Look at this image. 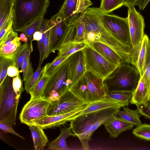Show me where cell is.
<instances>
[{
  "mask_svg": "<svg viewBox=\"0 0 150 150\" xmlns=\"http://www.w3.org/2000/svg\"><path fill=\"white\" fill-rule=\"evenodd\" d=\"M121 108H109L91 112L70 120V127L73 136L78 138L83 149H89V142L94 132L101 125L112 120Z\"/></svg>",
  "mask_w": 150,
  "mask_h": 150,
  "instance_id": "1",
  "label": "cell"
},
{
  "mask_svg": "<svg viewBox=\"0 0 150 150\" xmlns=\"http://www.w3.org/2000/svg\"><path fill=\"white\" fill-rule=\"evenodd\" d=\"M49 0H14L13 27L20 32L34 20L43 17L47 12Z\"/></svg>",
  "mask_w": 150,
  "mask_h": 150,
  "instance_id": "2",
  "label": "cell"
},
{
  "mask_svg": "<svg viewBox=\"0 0 150 150\" xmlns=\"http://www.w3.org/2000/svg\"><path fill=\"white\" fill-rule=\"evenodd\" d=\"M141 77L139 71L134 66L122 64L103 81L108 88V92H133L136 88Z\"/></svg>",
  "mask_w": 150,
  "mask_h": 150,
  "instance_id": "3",
  "label": "cell"
},
{
  "mask_svg": "<svg viewBox=\"0 0 150 150\" xmlns=\"http://www.w3.org/2000/svg\"><path fill=\"white\" fill-rule=\"evenodd\" d=\"M13 79L7 75L0 85V122L15 125L20 98L13 89Z\"/></svg>",
  "mask_w": 150,
  "mask_h": 150,
  "instance_id": "4",
  "label": "cell"
},
{
  "mask_svg": "<svg viewBox=\"0 0 150 150\" xmlns=\"http://www.w3.org/2000/svg\"><path fill=\"white\" fill-rule=\"evenodd\" d=\"M82 50L86 71L92 72L103 81L118 66L108 61L89 45Z\"/></svg>",
  "mask_w": 150,
  "mask_h": 150,
  "instance_id": "5",
  "label": "cell"
},
{
  "mask_svg": "<svg viewBox=\"0 0 150 150\" xmlns=\"http://www.w3.org/2000/svg\"><path fill=\"white\" fill-rule=\"evenodd\" d=\"M52 102L44 97L30 98L23 108L20 114L21 122L28 126L48 115Z\"/></svg>",
  "mask_w": 150,
  "mask_h": 150,
  "instance_id": "6",
  "label": "cell"
},
{
  "mask_svg": "<svg viewBox=\"0 0 150 150\" xmlns=\"http://www.w3.org/2000/svg\"><path fill=\"white\" fill-rule=\"evenodd\" d=\"M100 18L109 32L122 43L132 48L127 17L101 13Z\"/></svg>",
  "mask_w": 150,
  "mask_h": 150,
  "instance_id": "7",
  "label": "cell"
},
{
  "mask_svg": "<svg viewBox=\"0 0 150 150\" xmlns=\"http://www.w3.org/2000/svg\"><path fill=\"white\" fill-rule=\"evenodd\" d=\"M71 84L69 76L68 58L49 76L44 97L47 98L52 90L56 91L61 96L69 90Z\"/></svg>",
  "mask_w": 150,
  "mask_h": 150,
  "instance_id": "8",
  "label": "cell"
},
{
  "mask_svg": "<svg viewBox=\"0 0 150 150\" xmlns=\"http://www.w3.org/2000/svg\"><path fill=\"white\" fill-rule=\"evenodd\" d=\"M50 26L51 53L58 50L64 44L66 35L70 26L58 12L49 20Z\"/></svg>",
  "mask_w": 150,
  "mask_h": 150,
  "instance_id": "9",
  "label": "cell"
},
{
  "mask_svg": "<svg viewBox=\"0 0 150 150\" xmlns=\"http://www.w3.org/2000/svg\"><path fill=\"white\" fill-rule=\"evenodd\" d=\"M92 4L89 0H64L59 12L68 25H73Z\"/></svg>",
  "mask_w": 150,
  "mask_h": 150,
  "instance_id": "10",
  "label": "cell"
},
{
  "mask_svg": "<svg viewBox=\"0 0 150 150\" xmlns=\"http://www.w3.org/2000/svg\"><path fill=\"white\" fill-rule=\"evenodd\" d=\"M127 18L132 46L134 49L140 45L144 35V19L134 6L128 8Z\"/></svg>",
  "mask_w": 150,
  "mask_h": 150,
  "instance_id": "11",
  "label": "cell"
},
{
  "mask_svg": "<svg viewBox=\"0 0 150 150\" xmlns=\"http://www.w3.org/2000/svg\"><path fill=\"white\" fill-rule=\"evenodd\" d=\"M86 103L78 98L69 90L61 96L59 100L52 102L48 115H54L66 113Z\"/></svg>",
  "mask_w": 150,
  "mask_h": 150,
  "instance_id": "12",
  "label": "cell"
},
{
  "mask_svg": "<svg viewBox=\"0 0 150 150\" xmlns=\"http://www.w3.org/2000/svg\"><path fill=\"white\" fill-rule=\"evenodd\" d=\"M84 75L86 82L88 103L106 96L108 88L101 78L88 71H86Z\"/></svg>",
  "mask_w": 150,
  "mask_h": 150,
  "instance_id": "13",
  "label": "cell"
},
{
  "mask_svg": "<svg viewBox=\"0 0 150 150\" xmlns=\"http://www.w3.org/2000/svg\"><path fill=\"white\" fill-rule=\"evenodd\" d=\"M88 104L86 103L76 109L66 113L54 115H47L33 122L32 124L37 125L43 129L53 128L60 126L69 121L72 118L82 111Z\"/></svg>",
  "mask_w": 150,
  "mask_h": 150,
  "instance_id": "14",
  "label": "cell"
},
{
  "mask_svg": "<svg viewBox=\"0 0 150 150\" xmlns=\"http://www.w3.org/2000/svg\"><path fill=\"white\" fill-rule=\"evenodd\" d=\"M68 59L69 76L72 82L70 88L84 75L86 70L82 50L71 55Z\"/></svg>",
  "mask_w": 150,
  "mask_h": 150,
  "instance_id": "15",
  "label": "cell"
},
{
  "mask_svg": "<svg viewBox=\"0 0 150 150\" xmlns=\"http://www.w3.org/2000/svg\"><path fill=\"white\" fill-rule=\"evenodd\" d=\"M17 33L13 29L0 41V55L14 58L15 55L21 45Z\"/></svg>",
  "mask_w": 150,
  "mask_h": 150,
  "instance_id": "16",
  "label": "cell"
},
{
  "mask_svg": "<svg viewBox=\"0 0 150 150\" xmlns=\"http://www.w3.org/2000/svg\"><path fill=\"white\" fill-rule=\"evenodd\" d=\"M128 105L126 103L118 101L105 96L100 100L88 103L82 111L73 118L89 112L106 108L119 107L121 108Z\"/></svg>",
  "mask_w": 150,
  "mask_h": 150,
  "instance_id": "17",
  "label": "cell"
},
{
  "mask_svg": "<svg viewBox=\"0 0 150 150\" xmlns=\"http://www.w3.org/2000/svg\"><path fill=\"white\" fill-rule=\"evenodd\" d=\"M89 45L110 62L118 66L124 64L118 53L105 44L99 42H95L89 43Z\"/></svg>",
  "mask_w": 150,
  "mask_h": 150,
  "instance_id": "18",
  "label": "cell"
},
{
  "mask_svg": "<svg viewBox=\"0 0 150 150\" xmlns=\"http://www.w3.org/2000/svg\"><path fill=\"white\" fill-rule=\"evenodd\" d=\"M105 129L110 137H117L123 132L131 129L133 125L125 122L115 115L112 120L104 124Z\"/></svg>",
  "mask_w": 150,
  "mask_h": 150,
  "instance_id": "19",
  "label": "cell"
},
{
  "mask_svg": "<svg viewBox=\"0 0 150 150\" xmlns=\"http://www.w3.org/2000/svg\"><path fill=\"white\" fill-rule=\"evenodd\" d=\"M28 126L30 131L34 149H43L49 142L43 130V129L35 124H30Z\"/></svg>",
  "mask_w": 150,
  "mask_h": 150,
  "instance_id": "20",
  "label": "cell"
},
{
  "mask_svg": "<svg viewBox=\"0 0 150 150\" xmlns=\"http://www.w3.org/2000/svg\"><path fill=\"white\" fill-rule=\"evenodd\" d=\"M60 134L54 140L48 144V149L51 150H66L69 149L66 143L67 138L71 136H74L70 128H63L60 126Z\"/></svg>",
  "mask_w": 150,
  "mask_h": 150,
  "instance_id": "21",
  "label": "cell"
},
{
  "mask_svg": "<svg viewBox=\"0 0 150 150\" xmlns=\"http://www.w3.org/2000/svg\"><path fill=\"white\" fill-rule=\"evenodd\" d=\"M88 46L89 43L87 40L80 42L71 41L64 43L58 50L57 56L69 57Z\"/></svg>",
  "mask_w": 150,
  "mask_h": 150,
  "instance_id": "22",
  "label": "cell"
},
{
  "mask_svg": "<svg viewBox=\"0 0 150 150\" xmlns=\"http://www.w3.org/2000/svg\"><path fill=\"white\" fill-rule=\"evenodd\" d=\"M124 106L122 110H119L116 115L128 123L136 127L142 125L140 117L141 116L139 110H132Z\"/></svg>",
  "mask_w": 150,
  "mask_h": 150,
  "instance_id": "23",
  "label": "cell"
},
{
  "mask_svg": "<svg viewBox=\"0 0 150 150\" xmlns=\"http://www.w3.org/2000/svg\"><path fill=\"white\" fill-rule=\"evenodd\" d=\"M69 90L80 100L88 103L86 82L84 75Z\"/></svg>",
  "mask_w": 150,
  "mask_h": 150,
  "instance_id": "24",
  "label": "cell"
},
{
  "mask_svg": "<svg viewBox=\"0 0 150 150\" xmlns=\"http://www.w3.org/2000/svg\"><path fill=\"white\" fill-rule=\"evenodd\" d=\"M149 39L148 36L144 35L141 42L140 48L137 55L135 67L139 71L141 76L143 74L144 64L146 57L147 45Z\"/></svg>",
  "mask_w": 150,
  "mask_h": 150,
  "instance_id": "25",
  "label": "cell"
},
{
  "mask_svg": "<svg viewBox=\"0 0 150 150\" xmlns=\"http://www.w3.org/2000/svg\"><path fill=\"white\" fill-rule=\"evenodd\" d=\"M43 19V17L37 18L27 25L20 31L28 38L30 45L32 48L33 35L35 32L39 30Z\"/></svg>",
  "mask_w": 150,
  "mask_h": 150,
  "instance_id": "26",
  "label": "cell"
},
{
  "mask_svg": "<svg viewBox=\"0 0 150 150\" xmlns=\"http://www.w3.org/2000/svg\"><path fill=\"white\" fill-rule=\"evenodd\" d=\"M14 0H0V28L13 12Z\"/></svg>",
  "mask_w": 150,
  "mask_h": 150,
  "instance_id": "27",
  "label": "cell"
},
{
  "mask_svg": "<svg viewBox=\"0 0 150 150\" xmlns=\"http://www.w3.org/2000/svg\"><path fill=\"white\" fill-rule=\"evenodd\" d=\"M49 78V76L45 75L43 73L39 81L29 93L30 98L36 99L44 97V92Z\"/></svg>",
  "mask_w": 150,
  "mask_h": 150,
  "instance_id": "28",
  "label": "cell"
},
{
  "mask_svg": "<svg viewBox=\"0 0 150 150\" xmlns=\"http://www.w3.org/2000/svg\"><path fill=\"white\" fill-rule=\"evenodd\" d=\"M123 5V0H101L99 8L102 13L108 14Z\"/></svg>",
  "mask_w": 150,
  "mask_h": 150,
  "instance_id": "29",
  "label": "cell"
},
{
  "mask_svg": "<svg viewBox=\"0 0 150 150\" xmlns=\"http://www.w3.org/2000/svg\"><path fill=\"white\" fill-rule=\"evenodd\" d=\"M33 51V48L30 45L21 67L23 73V79L25 81L33 74V69L30 62V54Z\"/></svg>",
  "mask_w": 150,
  "mask_h": 150,
  "instance_id": "30",
  "label": "cell"
},
{
  "mask_svg": "<svg viewBox=\"0 0 150 150\" xmlns=\"http://www.w3.org/2000/svg\"><path fill=\"white\" fill-rule=\"evenodd\" d=\"M73 25L75 28V34L73 41L80 42L86 40V30L82 14Z\"/></svg>",
  "mask_w": 150,
  "mask_h": 150,
  "instance_id": "31",
  "label": "cell"
},
{
  "mask_svg": "<svg viewBox=\"0 0 150 150\" xmlns=\"http://www.w3.org/2000/svg\"><path fill=\"white\" fill-rule=\"evenodd\" d=\"M132 93L122 91H110L108 92L106 97L128 105L132 98Z\"/></svg>",
  "mask_w": 150,
  "mask_h": 150,
  "instance_id": "32",
  "label": "cell"
},
{
  "mask_svg": "<svg viewBox=\"0 0 150 150\" xmlns=\"http://www.w3.org/2000/svg\"><path fill=\"white\" fill-rule=\"evenodd\" d=\"M43 73V67L38 66V68L33 74L25 81V89L27 93H29L40 79Z\"/></svg>",
  "mask_w": 150,
  "mask_h": 150,
  "instance_id": "33",
  "label": "cell"
},
{
  "mask_svg": "<svg viewBox=\"0 0 150 150\" xmlns=\"http://www.w3.org/2000/svg\"><path fill=\"white\" fill-rule=\"evenodd\" d=\"M14 62V58L5 57L0 55V85L7 75L8 67L13 64Z\"/></svg>",
  "mask_w": 150,
  "mask_h": 150,
  "instance_id": "34",
  "label": "cell"
},
{
  "mask_svg": "<svg viewBox=\"0 0 150 150\" xmlns=\"http://www.w3.org/2000/svg\"><path fill=\"white\" fill-rule=\"evenodd\" d=\"M69 57L57 56L51 62L48 63L43 67V74L45 75L49 76H51L55 70Z\"/></svg>",
  "mask_w": 150,
  "mask_h": 150,
  "instance_id": "35",
  "label": "cell"
},
{
  "mask_svg": "<svg viewBox=\"0 0 150 150\" xmlns=\"http://www.w3.org/2000/svg\"><path fill=\"white\" fill-rule=\"evenodd\" d=\"M132 133L137 137L150 141V125L146 123L142 124L134 129Z\"/></svg>",
  "mask_w": 150,
  "mask_h": 150,
  "instance_id": "36",
  "label": "cell"
},
{
  "mask_svg": "<svg viewBox=\"0 0 150 150\" xmlns=\"http://www.w3.org/2000/svg\"><path fill=\"white\" fill-rule=\"evenodd\" d=\"M30 45V43L28 41L21 45L15 55L14 62L18 69L21 67L29 49Z\"/></svg>",
  "mask_w": 150,
  "mask_h": 150,
  "instance_id": "37",
  "label": "cell"
},
{
  "mask_svg": "<svg viewBox=\"0 0 150 150\" xmlns=\"http://www.w3.org/2000/svg\"><path fill=\"white\" fill-rule=\"evenodd\" d=\"M142 76L146 83L150 86V40L147 45L146 57ZM142 77V76H141Z\"/></svg>",
  "mask_w": 150,
  "mask_h": 150,
  "instance_id": "38",
  "label": "cell"
},
{
  "mask_svg": "<svg viewBox=\"0 0 150 150\" xmlns=\"http://www.w3.org/2000/svg\"><path fill=\"white\" fill-rule=\"evenodd\" d=\"M50 20L47 21L45 32L44 40V56L43 61L47 58L51 53L50 46Z\"/></svg>",
  "mask_w": 150,
  "mask_h": 150,
  "instance_id": "39",
  "label": "cell"
},
{
  "mask_svg": "<svg viewBox=\"0 0 150 150\" xmlns=\"http://www.w3.org/2000/svg\"><path fill=\"white\" fill-rule=\"evenodd\" d=\"M47 20L43 19L42 25L39 30L42 34V38L38 42V48L39 52L40 60L38 66H41L43 62L44 56V40L45 32Z\"/></svg>",
  "mask_w": 150,
  "mask_h": 150,
  "instance_id": "40",
  "label": "cell"
},
{
  "mask_svg": "<svg viewBox=\"0 0 150 150\" xmlns=\"http://www.w3.org/2000/svg\"><path fill=\"white\" fill-rule=\"evenodd\" d=\"M13 11L2 26L0 28V41L1 40L11 31L13 27Z\"/></svg>",
  "mask_w": 150,
  "mask_h": 150,
  "instance_id": "41",
  "label": "cell"
},
{
  "mask_svg": "<svg viewBox=\"0 0 150 150\" xmlns=\"http://www.w3.org/2000/svg\"><path fill=\"white\" fill-rule=\"evenodd\" d=\"M12 85L13 89L18 97L20 98L24 90L23 82L19 74L13 78Z\"/></svg>",
  "mask_w": 150,
  "mask_h": 150,
  "instance_id": "42",
  "label": "cell"
},
{
  "mask_svg": "<svg viewBox=\"0 0 150 150\" xmlns=\"http://www.w3.org/2000/svg\"><path fill=\"white\" fill-rule=\"evenodd\" d=\"M13 124L8 122H0V129L4 133H9L24 139V138L16 132L13 128Z\"/></svg>",
  "mask_w": 150,
  "mask_h": 150,
  "instance_id": "43",
  "label": "cell"
},
{
  "mask_svg": "<svg viewBox=\"0 0 150 150\" xmlns=\"http://www.w3.org/2000/svg\"><path fill=\"white\" fill-rule=\"evenodd\" d=\"M137 109L139 110L141 115L150 120V101L148 102L146 107L142 105L137 106Z\"/></svg>",
  "mask_w": 150,
  "mask_h": 150,
  "instance_id": "44",
  "label": "cell"
},
{
  "mask_svg": "<svg viewBox=\"0 0 150 150\" xmlns=\"http://www.w3.org/2000/svg\"><path fill=\"white\" fill-rule=\"evenodd\" d=\"M22 72L21 70H19L14 62L13 64L8 67L7 74V75L13 78L17 76L20 73Z\"/></svg>",
  "mask_w": 150,
  "mask_h": 150,
  "instance_id": "45",
  "label": "cell"
},
{
  "mask_svg": "<svg viewBox=\"0 0 150 150\" xmlns=\"http://www.w3.org/2000/svg\"><path fill=\"white\" fill-rule=\"evenodd\" d=\"M61 96L56 91L52 90L49 94L47 98L51 101H55L59 100Z\"/></svg>",
  "mask_w": 150,
  "mask_h": 150,
  "instance_id": "46",
  "label": "cell"
},
{
  "mask_svg": "<svg viewBox=\"0 0 150 150\" xmlns=\"http://www.w3.org/2000/svg\"><path fill=\"white\" fill-rule=\"evenodd\" d=\"M150 1V0H137L135 5L139 7L140 10H143Z\"/></svg>",
  "mask_w": 150,
  "mask_h": 150,
  "instance_id": "47",
  "label": "cell"
},
{
  "mask_svg": "<svg viewBox=\"0 0 150 150\" xmlns=\"http://www.w3.org/2000/svg\"><path fill=\"white\" fill-rule=\"evenodd\" d=\"M124 6L129 8L135 5L137 0H123Z\"/></svg>",
  "mask_w": 150,
  "mask_h": 150,
  "instance_id": "48",
  "label": "cell"
},
{
  "mask_svg": "<svg viewBox=\"0 0 150 150\" xmlns=\"http://www.w3.org/2000/svg\"><path fill=\"white\" fill-rule=\"evenodd\" d=\"M42 34L39 30L35 32L33 35L32 41H39L42 38Z\"/></svg>",
  "mask_w": 150,
  "mask_h": 150,
  "instance_id": "49",
  "label": "cell"
},
{
  "mask_svg": "<svg viewBox=\"0 0 150 150\" xmlns=\"http://www.w3.org/2000/svg\"><path fill=\"white\" fill-rule=\"evenodd\" d=\"M19 37L21 41L25 42H28V38L24 33H21Z\"/></svg>",
  "mask_w": 150,
  "mask_h": 150,
  "instance_id": "50",
  "label": "cell"
}]
</instances>
